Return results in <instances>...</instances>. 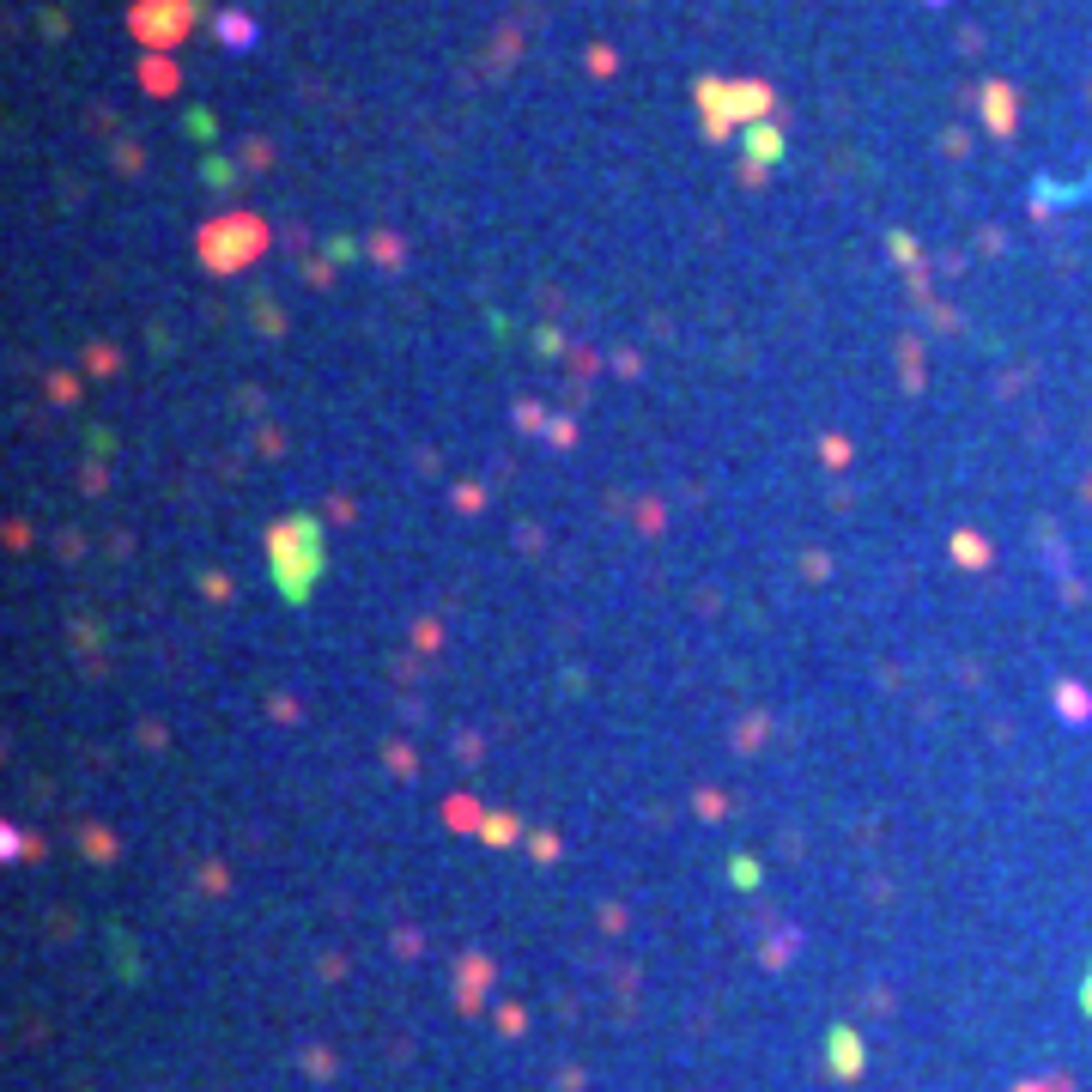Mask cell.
I'll use <instances>...</instances> for the list:
<instances>
[{"label": "cell", "mask_w": 1092, "mask_h": 1092, "mask_svg": "<svg viewBox=\"0 0 1092 1092\" xmlns=\"http://www.w3.org/2000/svg\"><path fill=\"white\" fill-rule=\"evenodd\" d=\"M225 37H231L237 49H243V43H249V25H243V18H225Z\"/></svg>", "instance_id": "obj_1"}]
</instances>
